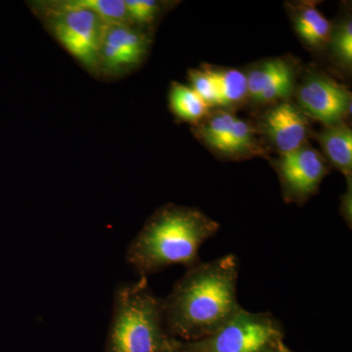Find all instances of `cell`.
<instances>
[{"label": "cell", "instance_id": "1", "mask_svg": "<svg viewBox=\"0 0 352 352\" xmlns=\"http://www.w3.org/2000/svg\"><path fill=\"white\" fill-rule=\"evenodd\" d=\"M239 273V259L232 254L187 268L162 300L168 333L197 340L217 332L242 307Z\"/></svg>", "mask_w": 352, "mask_h": 352}, {"label": "cell", "instance_id": "2", "mask_svg": "<svg viewBox=\"0 0 352 352\" xmlns=\"http://www.w3.org/2000/svg\"><path fill=\"white\" fill-rule=\"evenodd\" d=\"M219 224L195 208L168 205L146 222L126 251V261L140 277L173 265L192 267L200 263L199 251L217 235Z\"/></svg>", "mask_w": 352, "mask_h": 352}, {"label": "cell", "instance_id": "3", "mask_svg": "<svg viewBox=\"0 0 352 352\" xmlns=\"http://www.w3.org/2000/svg\"><path fill=\"white\" fill-rule=\"evenodd\" d=\"M175 342L164 325L162 298L153 293L147 278L120 285L106 352H161Z\"/></svg>", "mask_w": 352, "mask_h": 352}, {"label": "cell", "instance_id": "4", "mask_svg": "<svg viewBox=\"0 0 352 352\" xmlns=\"http://www.w3.org/2000/svg\"><path fill=\"white\" fill-rule=\"evenodd\" d=\"M283 342L276 317L241 307L217 332L182 346L187 352H277Z\"/></svg>", "mask_w": 352, "mask_h": 352}, {"label": "cell", "instance_id": "5", "mask_svg": "<svg viewBox=\"0 0 352 352\" xmlns=\"http://www.w3.org/2000/svg\"><path fill=\"white\" fill-rule=\"evenodd\" d=\"M53 32L72 56L85 66H96L107 25L75 0L58 4L53 11Z\"/></svg>", "mask_w": 352, "mask_h": 352}, {"label": "cell", "instance_id": "6", "mask_svg": "<svg viewBox=\"0 0 352 352\" xmlns=\"http://www.w3.org/2000/svg\"><path fill=\"white\" fill-rule=\"evenodd\" d=\"M276 168L285 198L300 204L316 193L327 175L323 157L305 145L295 151L281 154Z\"/></svg>", "mask_w": 352, "mask_h": 352}, {"label": "cell", "instance_id": "7", "mask_svg": "<svg viewBox=\"0 0 352 352\" xmlns=\"http://www.w3.org/2000/svg\"><path fill=\"white\" fill-rule=\"evenodd\" d=\"M300 110L328 126L340 124L351 105V94L326 76L308 78L298 92Z\"/></svg>", "mask_w": 352, "mask_h": 352}, {"label": "cell", "instance_id": "8", "mask_svg": "<svg viewBox=\"0 0 352 352\" xmlns=\"http://www.w3.org/2000/svg\"><path fill=\"white\" fill-rule=\"evenodd\" d=\"M149 39L129 25H107L99 62L110 72L124 71L140 63L147 52Z\"/></svg>", "mask_w": 352, "mask_h": 352}, {"label": "cell", "instance_id": "9", "mask_svg": "<svg viewBox=\"0 0 352 352\" xmlns=\"http://www.w3.org/2000/svg\"><path fill=\"white\" fill-rule=\"evenodd\" d=\"M264 129L275 147L281 154H286L305 145L307 117L294 104L282 102L266 113Z\"/></svg>", "mask_w": 352, "mask_h": 352}, {"label": "cell", "instance_id": "10", "mask_svg": "<svg viewBox=\"0 0 352 352\" xmlns=\"http://www.w3.org/2000/svg\"><path fill=\"white\" fill-rule=\"evenodd\" d=\"M248 95L254 101L270 103L286 98L294 85L291 66L281 59L268 60L247 76Z\"/></svg>", "mask_w": 352, "mask_h": 352}, {"label": "cell", "instance_id": "11", "mask_svg": "<svg viewBox=\"0 0 352 352\" xmlns=\"http://www.w3.org/2000/svg\"><path fill=\"white\" fill-rule=\"evenodd\" d=\"M324 152L333 166L351 179L352 131L344 124H333L319 134Z\"/></svg>", "mask_w": 352, "mask_h": 352}, {"label": "cell", "instance_id": "12", "mask_svg": "<svg viewBox=\"0 0 352 352\" xmlns=\"http://www.w3.org/2000/svg\"><path fill=\"white\" fill-rule=\"evenodd\" d=\"M217 87L219 106L239 103L248 95L247 76L238 69L208 68Z\"/></svg>", "mask_w": 352, "mask_h": 352}, {"label": "cell", "instance_id": "13", "mask_svg": "<svg viewBox=\"0 0 352 352\" xmlns=\"http://www.w3.org/2000/svg\"><path fill=\"white\" fill-rule=\"evenodd\" d=\"M295 27L298 34L310 45H320L330 36V23L314 6L305 7L298 12Z\"/></svg>", "mask_w": 352, "mask_h": 352}, {"label": "cell", "instance_id": "14", "mask_svg": "<svg viewBox=\"0 0 352 352\" xmlns=\"http://www.w3.org/2000/svg\"><path fill=\"white\" fill-rule=\"evenodd\" d=\"M170 106L176 116L182 120L195 122L207 113L208 105L187 85L173 83L170 94Z\"/></svg>", "mask_w": 352, "mask_h": 352}, {"label": "cell", "instance_id": "15", "mask_svg": "<svg viewBox=\"0 0 352 352\" xmlns=\"http://www.w3.org/2000/svg\"><path fill=\"white\" fill-rule=\"evenodd\" d=\"M256 148L252 127L245 120L235 118L219 152L228 157H245L256 152Z\"/></svg>", "mask_w": 352, "mask_h": 352}, {"label": "cell", "instance_id": "16", "mask_svg": "<svg viewBox=\"0 0 352 352\" xmlns=\"http://www.w3.org/2000/svg\"><path fill=\"white\" fill-rule=\"evenodd\" d=\"M75 2L96 14L106 25H129L131 22L122 0H75Z\"/></svg>", "mask_w": 352, "mask_h": 352}, {"label": "cell", "instance_id": "17", "mask_svg": "<svg viewBox=\"0 0 352 352\" xmlns=\"http://www.w3.org/2000/svg\"><path fill=\"white\" fill-rule=\"evenodd\" d=\"M235 117L230 113H215L206 124L199 127V135L205 141L206 144L215 151H219L227 133L232 126Z\"/></svg>", "mask_w": 352, "mask_h": 352}, {"label": "cell", "instance_id": "18", "mask_svg": "<svg viewBox=\"0 0 352 352\" xmlns=\"http://www.w3.org/2000/svg\"><path fill=\"white\" fill-rule=\"evenodd\" d=\"M189 78L192 89L207 104L208 107L219 106L217 87L208 68L192 69Z\"/></svg>", "mask_w": 352, "mask_h": 352}, {"label": "cell", "instance_id": "19", "mask_svg": "<svg viewBox=\"0 0 352 352\" xmlns=\"http://www.w3.org/2000/svg\"><path fill=\"white\" fill-rule=\"evenodd\" d=\"M127 15L129 20L140 24H148L156 18L159 4L152 0H126Z\"/></svg>", "mask_w": 352, "mask_h": 352}, {"label": "cell", "instance_id": "20", "mask_svg": "<svg viewBox=\"0 0 352 352\" xmlns=\"http://www.w3.org/2000/svg\"><path fill=\"white\" fill-rule=\"evenodd\" d=\"M333 50L344 63L351 65L352 61V24L346 21L336 32L333 43Z\"/></svg>", "mask_w": 352, "mask_h": 352}, {"label": "cell", "instance_id": "21", "mask_svg": "<svg viewBox=\"0 0 352 352\" xmlns=\"http://www.w3.org/2000/svg\"><path fill=\"white\" fill-rule=\"evenodd\" d=\"M351 182H349L346 194L342 197V205H340V212L342 217L346 220L347 226L351 227Z\"/></svg>", "mask_w": 352, "mask_h": 352}, {"label": "cell", "instance_id": "22", "mask_svg": "<svg viewBox=\"0 0 352 352\" xmlns=\"http://www.w3.org/2000/svg\"><path fill=\"white\" fill-rule=\"evenodd\" d=\"M161 352H187L185 351L184 349H183L182 344H180V342H175V344H173V346L166 347V349H164V351H162Z\"/></svg>", "mask_w": 352, "mask_h": 352}, {"label": "cell", "instance_id": "23", "mask_svg": "<svg viewBox=\"0 0 352 352\" xmlns=\"http://www.w3.org/2000/svg\"><path fill=\"white\" fill-rule=\"evenodd\" d=\"M277 352H293L291 351V349H289L288 346L285 344V342H282L281 344L279 346V349H278Z\"/></svg>", "mask_w": 352, "mask_h": 352}]
</instances>
